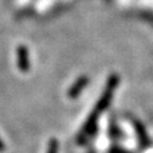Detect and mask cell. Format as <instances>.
<instances>
[{
  "label": "cell",
  "mask_w": 153,
  "mask_h": 153,
  "mask_svg": "<svg viewBox=\"0 0 153 153\" xmlns=\"http://www.w3.org/2000/svg\"><path fill=\"white\" fill-rule=\"evenodd\" d=\"M4 150H5V143H4V141L0 137V152H2Z\"/></svg>",
  "instance_id": "277c9868"
},
{
  "label": "cell",
  "mask_w": 153,
  "mask_h": 153,
  "mask_svg": "<svg viewBox=\"0 0 153 153\" xmlns=\"http://www.w3.org/2000/svg\"><path fill=\"white\" fill-rule=\"evenodd\" d=\"M86 83H88V78L86 77H82V78H78L76 81V83L73 85L69 90V92H68V95H69V98H76L77 95L79 94V92L82 91V88L86 85Z\"/></svg>",
  "instance_id": "7a4b0ae2"
},
{
  "label": "cell",
  "mask_w": 153,
  "mask_h": 153,
  "mask_svg": "<svg viewBox=\"0 0 153 153\" xmlns=\"http://www.w3.org/2000/svg\"><path fill=\"white\" fill-rule=\"evenodd\" d=\"M57 151H58V143L56 140H51L48 148V153H57Z\"/></svg>",
  "instance_id": "3957f363"
},
{
  "label": "cell",
  "mask_w": 153,
  "mask_h": 153,
  "mask_svg": "<svg viewBox=\"0 0 153 153\" xmlns=\"http://www.w3.org/2000/svg\"><path fill=\"white\" fill-rule=\"evenodd\" d=\"M17 67L22 73H27L30 69V56L28 49L25 45H19L16 49Z\"/></svg>",
  "instance_id": "6da1fadb"
}]
</instances>
